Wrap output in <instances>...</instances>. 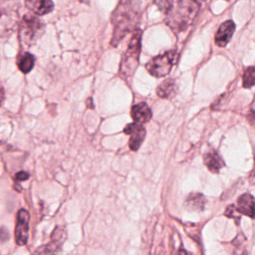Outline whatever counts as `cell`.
Masks as SVG:
<instances>
[{"label": "cell", "instance_id": "obj_15", "mask_svg": "<svg viewBox=\"0 0 255 255\" xmlns=\"http://www.w3.org/2000/svg\"><path fill=\"white\" fill-rule=\"evenodd\" d=\"M205 197L200 193H191L185 200V205L190 210H203L205 205Z\"/></svg>", "mask_w": 255, "mask_h": 255}, {"label": "cell", "instance_id": "obj_10", "mask_svg": "<svg viewBox=\"0 0 255 255\" xmlns=\"http://www.w3.org/2000/svg\"><path fill=\"white\" fill-rule=\"evenodd\" d=\"M237 210L252 219H255V197L249 193H244L239 196L236 205Z\"/></svg>", "mask_w": 255, "mask_h": 255}, {"label": "cell", "instance_id": "obj_3", "mask_svg": "<svg viewBox=\"0 0 255 255\" xmlns=\"http://www.w3.org/2000/svg\"><path fill=\"white\" fill-rule=\"evenodd\" d=\"M140 40L141 31L139 29L134 30L133 35L130 39L128 50L123 56L121 66H120V76L124 80L131 78L134 71L138 66L139 53H140Z\"/></svg>", "mask_w": 255, "mask_h": 255}, {"label": "cell", "instance_id": "obj_1", "mask_svg": "<svg viewBox=\"0 0 255 255\" xmlns=\"http://www.w3.org/2000/svg\"><path fill=\"white\" fill-rule=\"evenodd\" d=\"M139 18V0H121L112 15L114 35L111 41L113 46L130 31H133Z\"/></svg>", "mask_w": 255, "mask_h": 255}, {"label": "cell", "instance_id": "obj_16", "mask_svg": "<svg viewBox=\"0 0 255 255\" xmlns=\"http://www.w3.org/2000/svg\"><path fill=\"white\" fill-rule=\"evenodd\" d=\"M34 64H35V58L32 54L28 52L23 53L18 59V68L24 74L29 73L33 69Z\"/></svg>", "mask_w": 255, "mask_h": 255}, {"label": "cell", "instance_id": "obj_5", "mask_svg": "<svg viewBox=\"0 0 255 255\" xmlns=\"http://www.w3.org/2000/svg\"><path fill=\"white\" fill-rule=\"evenodd\" d=\"M178 53L176 50L166 51L154 58H152L145 66L147 72L154 77L166 76L173 65L177 62Z\"/></svg>", "mask_w": 255, "mask_h": 255}, {"label": "cell", "instance_id": "obj_7", "mask_svg": "<svg viewBox=\"0 0 255 255\" xmlns=\"http://www.w3.org/2000/svg\"><path fill=\"white\" fill-rule=\"evenodd\" d=\"M30 215L27 210L20 209L17 214V223L15 228V240L18 245H25L28 240Z\"/></svg>", "mask_w": 255, "mask_h": 255}, {"label": "cell", "instance_id": "obj_20", "mask_svg": "<svg viewBox=\"0 0 255 255\" xmlns=\"http://www.w3.org/2000/svg\"><path fill=\"white\" fill-rule=\"evenodd\" d=\"M250 181H252L255 184V168L252 171V174L250 175Z\"/></svg>", "mask_w": 255, "mask_h": 255}, {"label": "cell", "instance_id": "obj_17", "mask_svg": "<svg viewBox=\"0 0 255 255\" xmlns=\"http://www.w3.org/2000/svg\"><path fill=\"white\" fill-rule=\"evenodd\" d=\"M242 85L246 89L255 86V67H248L245 69L242 77Z\"/></svg>", "mask_w": 255, "mask_h": 255}, {"label": "cell", "instance_id": "obj_19", "mask_svg": "<svg viewBox=\"0 0 255 255\" xmlns=\"http://www.w3.org/2000/svg\"><path fill=\"white\" fill-rule=\"evenodd\" d=\"M28 178H29V173H27L25 171H19L15 175V179L18 181H24V180H27Z\"/></svg>", "mask_w": 255, "mask_h": 255}, {"label": "cell", "instance_id": "obj_6", "mask_svg": "<svg viewBox=\"0 0 255 255\" xmlns=\"http://www.w3.org/2000/svg\"><path fill=\"white\" fill-rule=\"evenodd\" d=\"M65 238V229L62 227H57L52 234L51 241L48 244L39 247L33 255H55L61 248Z\"/></svg>", "mask_w": 255, "mask_h": 255}, {"label": "cell", "instance_id": "obj_11", "mask_svg": "<svg viewBox=\"0 0 255 255\" xmlns=\"http://www.w3.org/2000/svg\"><path fill=\"white\" fill-rule=\"evenodd\" d=\"M25 5L30 11L39 16L48 14L54 9L52 0H25Z\"/></svg>", "mask_w": 255, "mask_h": 255}, {"label": "cell", "instance_id": "obj_9", "mask_svg": "<svg viewBox=\"0 0 255 255\" xmlns=\"http://www.w3.org/2000/svg\"><path fill=\"white\" fill-rule=\"evenodd\" d=\"M234 31H235V24L232 20H227L223 22L219 26L215 34V44L219 47L226 46L231 40Z\"/></svg>", "mask_w": 255, "mask_h": 255}, {"label": "cell", "instance_id": "obj_12", "mask_svg": "<svg viewBox=\"0 0 255 255\" xmlns=\"http://www.w3.org/2000/svg\"><path fill=\"white\" fill-rule=\"evenodd\" d=\"M130 115L132 120L138 124L147 123L152 117V113L145 103H139L134 105L131 108Z\"/></svg>", "mask_w": 255, "mask_h": 255}, {"label": "cell", "instance_id": "obj_18", "mask_svg": "<svg viewBox=\"0 0 255 255\" xmlns=\"http://www.w3.org/2000/svg\"><path fill=\"white\" fill-rule=\"evenodd\" d=\"M225 215H226L227 217H230V218H234V219H236L237 224L239 223L241 213L237 210V208H236V206H235V205H233V204H232V205H229V206L226 208V210H225Z\"/></svg>", "mask_w": 255, "mask_h": 255}, {"label": "cell", "instance_id": "obj_2", "mask_svg": "<svg viewBox=\"0 0 255 255\" xmlns=\"http://www.w3.org/2000/svg\"><path fill=\"white\" fill-rule=\"evenodd\" d=\"M199 8L196 0H175L165 12L166 25L174 33L185 31L193 23Z\"/></svg>", "mask_w": 255, "mask_h": 255}, {"label": "cell", "instance_id": "obj_13", "mask_svg": "<svg viewBox=\"0 0 255 255\" xmlns=\"http://www.w3.org/2000/svg\"><path fill=\"white\" fill-rule=\"evenodd\" d=\"M203 161L206 167L212 172H218L224 166V161L214 150L206 152L203 156Z\"/></svg>", "mask_w": 255, "mask_h": 255}, {"label": "cell", "instance_id": "obj_21", "mask_svg": "<svg viewBox=\"0 0 255 255\" xmlns=\"http://www.w3.org/2000/svg\"><path fill=\"white\" fill-rule=\"evenodd\" d=\"M178 255H190V254H188L185 250H182V249H180L179 250V253H178Z\"/></svg>", "mask_w": 255, "mask_h": 255}, {"label": "cell", "instance_id": "obj_4", "mask_svg": "<svg viewBox=\"0 0 255 255\" xmlns=\"http://www.w3.org/2000/svg\"><path fill=\"white\" fill-rule=\"evenodd\" d=\"M45 32L44 23L32 14H26L21 20L19 35L21 41L26 45H32L39 40Z\"/></svg>", "mask_w": 255, "mask_h": 255}, {"label": "cell", "instance_id": "obj_8", "mask_svg": "<svg viewBox=\"0 0 255 255\" xmlns=\"http://www.w3.org/2000/svg\"><path fill=\"white\" fill-rule=\"evenodd\" d=\"M124 132L126 134H129V142L128 145L131 150H137L142 143L145 136V128L141 124L131 123L126 126L124 128Z\"/></svg>", "mask_w": 255, "mask_h": 255}, {"label": "cell", "instance_id": "obj_14", "mask_svg": "<svg viewBox=\"0 0 255 255\" xmlns=\"http://www.w3.org/2000/svg\"><path fill=\"white\" fill-rule=\"evenodd\" d=\"M176 91H177V86L175 81L173 79H167L158 86L156 93L160 98L169 99L175 96Z\"/></svg>", "mask_w": 255, "mask_h": 255}]
</instances>
